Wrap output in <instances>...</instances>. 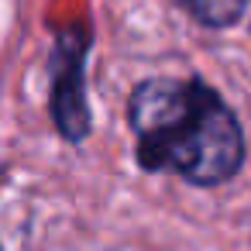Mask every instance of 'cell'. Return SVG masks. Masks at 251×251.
<instances>
[{
    "label": "cell",
    "mask_w": 251,
    "mask_h": 251,
    "mask_svg": "<svg viewBox=\"0 0 251 251\" xmlns=\"http://www.w3.org/2000/svg\"><path fill=\"white\" fill-rule=\"evenodd\" d=\"M138 158L196 186L227 182L244 158V134L227 103L203 83L148 79L131 97Z\"/></svg>",
    "instance_id": "1"
},
{
    "label": "cell",
    "mask_w": 251,
    "mask_h": 251,
    "mask_svg": "<svg viewBox=\"0 0 251 251\" xmlns=\"http://www.w3.org/2000/svg\"><path fill=\"white\" fill-rule=\"evenodd\" d=\"M52 110L69 141H79L86 134V107H83V55L79 52H59L55 69V93Z\"/></svg>",
    "instance_id": "2"
},
{
    "label": "cell",
    "mask_w": 251,
    "mask_h": 251,
    "mask_svg": "<svg viewBox=\"0 0 251 251\" xmlns=\"http://www.w3.org/2000/svg\"><path fill=\"white\" fill-rule=\"evenodd\" d=\"M179 4L206 28H230L248 11V0H179Z\"/></svg>",
    "instance_id": "3"
}]
</instances>
